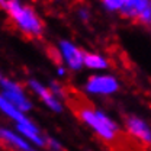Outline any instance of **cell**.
Masks as SVG:
<instances>
[{"instance_id": "obj_1", "label": "cell", "mask_w": 151, "mask_h": 151, "mask_svg": "<svg viewBox=\"0 0 151 151\" xmlns=\"http://www.w3.org/2000/svg\"><path fill=\"white\" fill-rule=\"evenodd\" d=\"M65 102L76 116L84 125H87L103 142L109 145H119L122 142V135L118 124L105 112L96 109L90 102H87V99L83 97V94L67 89Z\"/></svg>"}, {"instance_id": "obj_2", "label": "cell", "mask_w": 151, "mask_h": 151, "mask_svg": "<svg viewBox=\"0 0 151 151\" xmlns=\"http://www.w3.org/2000/svg\"><path fill=\"white\" fill-rule=\"evenodd\" d=\"M6 15L10 23L23 37L29 39H39L44 35V22L35 9L25 4L22 0H6Z\"/></svg>"}, {"instance_id": "obj_3", "label": "cell", "mask_w": 151, "mask_h": 151, "mask_svg": "<svg viewBox=\"0 0 151 151\" xmlns=\"http://www.w3.org/2000/svg\"><path fill=\"white\" fill-rule=\"evenodd\" d=\"M0 93L3 94L10 103H13L22 112L28 113L32 109V100L29 99V94L26 93L25 87L18 83L16 80L6 77L4 74L0 76Z\"/></svg>"}, {"instance_id": "obj_4", "label": "cell", "mask_w": 151, "mask_h": 151, "mask_svg": "<svg viewBox=\"0 0 151 151\" xmlns=\"http://www.w3.org/2000/svg\"><path fill=\"white\" fill-rule=\"evenodd\" d=\"M119 16L141 26H151V0H127Z\"/></svg>"}, {"instance_id": "obj_5", "label": "cell", "mask_w": 151, "mask_h": 151, "mask_svg": "<svg viewBox=\"0 0 151 151\" xmlns=\"http://www.w3.org/2000/svg\"><path fill=\"white\" fill-rule=\"evenodd\" d=\"M84 90L94 96H111L119 90V81L111 74H93L86 80Z\"/></svg>"}, {"instance_id": "obj_6", "label": "cell", "mask_w": 151, "mask_h": 151, "mask_svg": "<svg viewBox=\"0 0 151 151\" xmlns=\"http://www.w3.org/2000/svg\"><path fill=\"white\" fill-rule=\"evenodd\" d=\"M128 135L144 147H151V127L137 115H127L124 119Z\"/></svg>"}, {"instance_id": "obj_7", "label": "cell", "mask_w": 151, "mask_h": 151, "mask_svg": "<svg viewBox=\"0 0 151 151\" xmlns=\"http://www.w3.org/2000/svg\"><path fill=\"white\" fill-rule=\"evenodd\" d=\"M58 51H60V57L63 60V64L73 70V71H78L80 68L84 67V51L80 50L76 44L63 39L58 44Z\"/></svg>"}, {"instance_id": "obj_8", "label": "cell", "mask_w": 151, "mask_h": 151, "mask_svg": "<svg viewBox=\"0 0 151 151\" xmlns=\"http://www.w3.org/2000/svg\"><path fill=\"white\" fill-rule=\"evenodd\" d=\"M0 147L7 151H35V147L15 128H0Z\"/></svg>"}, {"instance_id": "obj_9", "label": "cell", "mask_w": 151, "mask_h": 151, "mask_svg": "<svg viewBox=\"0 0 151 151\" xmlns=\"http://www.w3.org/2000/svg\"><path fill=\"white\" fill-rule=\"evenodd\" d=\"M28 87H29V90L35 94L50 111L57 112V113L63 112V103H61V100L57 97L55 94L52 93V90L50 89V86L42 84L39 80L29 78L28 80Z\"/></svg>"}, {"instance_id": "obj_10", "label": "cell", "mask_w": 151, "mask_h": 151, "mask_svg": "<svg viewBox=\"0 0 151 151\" xmlns=\"http://www.w3.org/2000/svg\"><path fill=\"white\" fill-rule=\"evenodd\" d=\"M13 128L22 135L25 137L35 148H44L45 147V139L47 137L41 132V129L37 127V124L29 119L26 122H22V124H18V125H13Z\"/></svg>"}, {"instance_id": "obj_11", "label": "cell", "mask_w": 151, "mask_h": 151, "mask_svg": "<svg viewBox=\"0 0 151 151\" xmlns=\"http://www.w3.org/2000/svg\"><path fill=\"white\" fill-rule=\"evenodd\" d=\"M0 113L4 115L7 119H10L13 122V125H18V124L26 122L31 119L25 112H22L13 103H10L1 93H0Z\"/></svg>"}, {"instance_id": "obj_12", "label": "cell", "mask_w": 151, "mask_h": 151, "mask_svg": "<svg viewBox=\"0 0 151 151\" xmlns=\"http://www.w3.org/2000/svg\"><path fill=\"white\" fill-rule=\"evenodd\" d=\"M84 67L100 71L109 67V61L97 52H84Z\"/></svg>"}, {"instance_id": "obj_13", "label": "cell", "mask_w": 151, "mask_h": 151, "mask_svg": "<svg viewBox=\"0 0 151 151\" xmlns=\"http://www.w3.org/2000/svg\"><path fill=\"white\" fill-rule=\"evenodd\" d=\"M125 1H127V0H100L102 6H103L108 12H111V13H118V15H119L121 10L124 9Z\"/></svg>"}, {"instance_id": "obj_14", "label": "cell", "mask_w": 151, "mask_h": 151, "mask_svg": "<svg viewBox=\"0 0 151 151\" xmlns=\"http://www.w3.org/2000/svg\"><path fill=\"white\" fill-rule=\"evenodd\" d=\"M45 147L50 151H65L64 150V145H61L55 138H51V137H47V139H45Z\"/></svg>"}, {"instance_id": "obj_15", "label": "cell", "mask_w": 151, "mask_h": 151, "mask_svg": "<svg viewBox=\"0 0 151 151\" xmlns=\"http://www.w3.org/2000/svg\"><path fill=\"white\" fill-rule=\"evenodd\" d=\"M78 16L83 19V20H89V16H90V15H89V10H87V9H80V10H78Z\"/></svg>"}]
</instances>
